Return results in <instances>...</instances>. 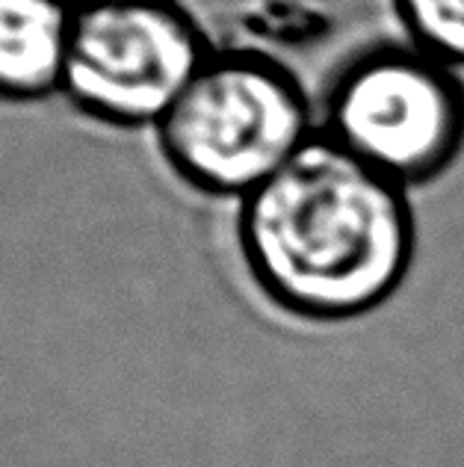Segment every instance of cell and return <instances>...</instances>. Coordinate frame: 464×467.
Wrapping results in <instances>:
<instances>
[{
  "label": "cell",
  "mask_w": 464,
  "mask_h": 467,
  "mask_svg": "<svg viewBox=\"0 0 464 467\" xmlns=\"http://www.w3.org/2000/svg\"><path fill=\"white\" fill-rule=\"evenodd\" d=\"M75 4H89V0H75Z\"/></svg>",
  "instance_id": "cell-7"
},
{
  "label": "cell",
  "mask_w": 464,
  "mask_h": 467,
  "mask_svg": "<svg viewBox=\"0 0 464 467\" xmlns=\"http://www.w3.org/2000/svg\"><path fill=\"white\" fill-rule=\"evenodd\" d=\"M234 234L249 278L299 319L361 317L390 299L414 261L408 190L316 130L237 202Z\"/></svg>",
  "instance_id": "cell-1"
},
{
  "label": "cell",
  "mask_w": 464,
  "mask_h": 467,
  "mask_svg": "<svg viewBox=\"0 0 464 467\" xmlns=\"http://www.w3.org/2000/svg\"><path fill=\"white\" fill-rule=\"evenodd\" d=\"M302 80L258 47H213L154 128L163 163L216 199H246L316 137Z\"/></svg>",
  "instance_id": "cell-2"
},
{
  "label": "cell",
  "mask_w": 464,
  "mask_h": 467,
  "mask_svg": "<svg viewBox=\"0 0 464 467\" xmlns=\"http://www.w3.org/2000/svg\"><path fill=\"white\" fill-rule=\"evenodd\" d=\"M75 18V0H0V101L63 92Z\"/></svg>",
  "instance_id": "cell-5"
},
{
  "label": "cell",
  "mask_w": 464,
  "mask_h": 467,
  "mask_svg": "<svg viewBox=\"0 0 464 467\" xmlns=\"http://www.w3.org/2000/svg\"><path fill=\"white\" fill-rule=\"evenodd\" d=\"M180 0L77 4L63 95L107 128H157L213 54Z\"/></svg>",
  "instance_id": "cell-4"
},
{
  "label": "cell",
  "mask_w": 464,
  "mask_h": 467,
  "mask_svg": "<svg viewBox=\"0 0 464 467\" xmlns=\"http://www.w3.org/2000/svg\"><path fill=\"white\" fill-rule=\"evenodd\" d=\"M406 39L464 71V0H390Z\"/></svg>",
  "instance_id": "cell-6"
},
{
  "label": "cell",
  "mask_w": 464,
  "mask_h": 467,
  "mask_svg": "<svg viewBox=\"0 0 464 467\" xmlns=\"http://www.w3.org/2000/svg\"><path fill=\"white\" fill-rule=\"evenodd\" d=\"M316 128L399 187L435 181L464 149V80L414 42H376L325 83Z\"/></svg>",
  "instance_id": "cell-3"
}]
</instances>
